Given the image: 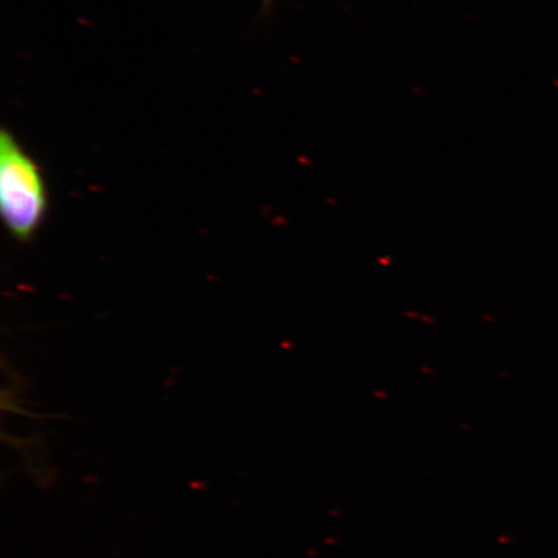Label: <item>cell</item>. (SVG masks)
Returning <instances> with one entry per match:
<instances>
[{
  "label": "cell",
  "instance_id": "1",
  "mask_svg": "<svg viewBox=\"0 0 558 558\" xmlns=\"http://www.w3.org/2000/svg\"><path fill=\"white\" fill-rule=\"evenodd\" d=\"M47 190L40 167L11 132L0 134V209L13 239L29 242L46 218Z\"/></svg>",
  "mask_w": 558,
  "mask_h": 558
}]
</instances>
